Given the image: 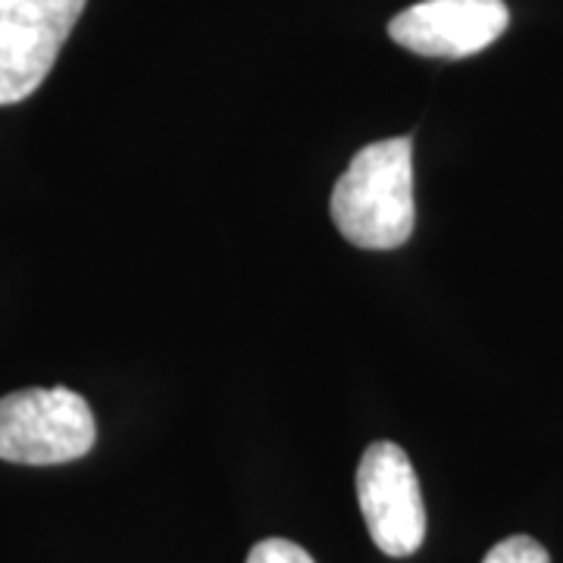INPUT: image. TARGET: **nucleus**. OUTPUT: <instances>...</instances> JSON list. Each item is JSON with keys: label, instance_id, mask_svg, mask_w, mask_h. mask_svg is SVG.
Here are the masks:
<instances>
[{"label": "nucleus", "instance_id": "f257e3e1", "mask_svg": "<svg viewBox=\"0 0 563 563\" xmlns=\"http://www.w3.org/2000/svg\"><path fill=\"white\" fill-rule=\"evenodd\" d=\"M332 222L366 251H391L413 235V141L385 139L354 154L332 188Z\"/></svg>", "mask_w": 563, "mask_h": 563}, {"label": "nucleus", "instance_id": "f03ea898", "mask_svg": "<svg viewBox=\"0 0 563 563\" xmlns=\"http://www.w3.org/2000/svg\"><path fill=\"white\" fill-rule=\"evenodd\" d=\"M95 413L73 388H22L0 398V461L73 463L95 448Z\"/></svg>", "mask_w": 563, "mask_h": 563}, {"label": "nucleus", "instance_id": "7ed1b4c3", "mask_svg": "<svg viewBox=\"0 0 563 563\" xmlns=\"http://www.w3.org/2000/svg\"><path fill=\"white\" fill-rule=\"evenodd\" d=\"M85 3L88 0H0V107L38 91Z\"/></svg>", "mask_w": 563, "mask_h": 563}, {"label": "nucleus", "instance_id": "20e7f679", "mask_svg": "<svg viewBox=\"0 0 563 563\" xmlns=\"http://www.w3.org/2000/svg\"><path fill=\"white\" fill-rule=\"evenodd\" d=\"M357 501L369 539L388 558H410L426 539V504L420 479L404 448L376 442L357 466Z\"/></svg>", "mask_w": 563, "mask_h": 563}, {"label": "nucleus", "instance_id": "39448f33", "mask_svg": "<svg viewBox=\"0 0 563 563\" xmlns=\"http://www.w3.org/2000/svg\"><path fill=\"white\" fill-rule=\"evenodd\" d=\"M507 22L504 0H422L388 22V35L420 57L463 60L501 38Z\"/></svg>", "mask_w": 563, "mask_h": 563}, {"label": "nucleus", "instance_id": "423d86ee", "mask_svg": "<svg viewBox=\"0 0 563 563\" xmlns=\"http://www.w3.org/2000/svg\"><path fill=\"white\" fill-rule=\"evenodd\" d=\"M483 563H551L548 551L536 539L529 536H510L498 542L488 554H485Z\"/></svg>", "mask_w": 563, "mask_h": 563}, {"label": "nucleus", "instance_id": "0eeeda50", "mask_svg": "<svg viewBox=\"0 0 563 563\" xmlns=\"http://www.w3.org/2000/svg\"><path fill=\"white\" fill-rule=\"evenodd\" d=\"M247 563H317L301 544L288 542V539H263L251 548Z\"/></svg>", "mask_w": 563, "mask_h": 563}]
</instances>
